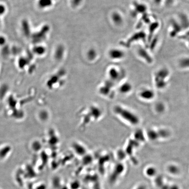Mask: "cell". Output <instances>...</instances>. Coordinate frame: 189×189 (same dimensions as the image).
<instances>
[{
  "label": "cell",
  "instance_id": "obj_1",
  "mask_svg": "<svg viewBox=\"0 0 189 189\" xmlns=\"http://www.w3.org/2000/svg\"><path fill=\"white\" fill-rule=\"evenodd\" d=\"M114 112L117 116L131 125H138L140 122L139 117L137 115L123 106L120 105L115 106Z\"/></svg>",
  "mask_w": 189,
  "mask_h": 189
},
{
  "label": "cell",
  "instance_id": "obj_2",
  "mask_svg": "<svg viewBox=\"0 0 189 189\" xmlns=\"http://www.w3.org/2000/svg\"><path fill=\"white\" fill-rule=\"evenodd\" d=\"M170 75V71L167 68H162L157 70L155 74V84L159 89H163L167 85V79Z\"/></svg>",
  "mask_w": 189,
  "mask_h": 189
},
{
  "label": "cell",
  "instance_id": "obj_3",
  "mask_svg": "<svg viewBox=\"0 0 189 189\" xmlns=\"http://www.w3.org/2000/svg\"><path fill=\"white\" fill-rule=\"evenodd\" d=\"M140 98L145 100H153L155 97V91L149 88H144L139 92Z\"/></svg>",
  "mask_w": 189,
  "mask_h": 189
},
{
  "label": "cell",
  "instance_id": "obj_4",
  "mask_svg": "<svg viewBox=\"0 0 189 189\" xmlns=\"http://www.w3.org/2000/svg\"><path fill=\"white\" fill-rule=\"evenodd\" d=\"M171 30L170 35L172 37H175L183 30L181 26L178 21L172 20L171 22Z\"/></svg>",
  "mask_w": 189,
  "mask_h": 189
},
{
  "label": "cell",
  "instance_id": "obj_5",
  "mask_svg": "<svg viewBox=\"0 0 189 189\" xmlns=\"http://www.w3.org/2000/svg\"><path fill=\"white\" fill-rule=\"evenodd\" d=\"M124 170V166L122 165V164H117L115 167L113 173L110 176V179H109L110 183L112 184L115 183L118 178V177L122 174Z\"/></svg>",
  "mask_w": 189,
  "mask_h": 189
},
{
  "label": "cell",
  "instance_id": "obj_6",
  "mask_svg": "<svg viewBox=\"0 0 189 189\" xmlns=\"http://www.w3.org/2000/svg\"><path fill=\"white\" fill-rule=\"evenodd\" d=\"M110 58L114 60H119L124 58L125 54L123 50L117 48H113L109 52Z\"/></svg>",
  "mask_w": 189,
  "mask_h": 189
},
{
  "label": "cell",
  "instance_id": "obj_7",
  "mask_svg": "<svg viewBox=\"0 0 189 189\" xmlns=\"http://www.w3.org/2000/svg\"><path fill=\"white\" fill-rule=\"evenodd\" d=\"M178 22L183 29H186L189 28V19L184 14H180L179 15Z\"/></svg>",
  "mask_w": 189,
  "mask_h": 189
},
{
  "label": "cell",
  "instance_id": "obj_8",
  "mask_svg": "<svg viewBox=\"0 0 189 189\" xmlns=\"http://www.w3.org/2000/svg\"><path fill=\"white\" fill-rule=\"evenodd\" d=\"M138 53L139 56L144 59L148 63L151 64L153 62V59L152 57L149 55L148 52L144 49H139L138 51Z\"/></svg>",
  "mask_w": 189,
  "mask_h": 189
},
{
  "label": "cell",
  "instance_id": "obj_9",
  "mask_svg": "<svg viewBox=\"0 0 189 189\" xmlns=\"http://www.w3.org/2000/svg\"><path fill=\"white\" fill-rule=\"evenodd\" d=\"M112 20L116 25H120L123 23V19L121 15L118 12L113 13L112 15Z\"/></svg>",
  "mask_w": 189,
  "mask_h": 189
},
{
  "label": "cell",
  "instance_id": "obj_10",
  "mask_svg": "<svg viewBox=\"0 0 189 189\" xmlns=\"http://www.w3.org/2000/svg\"><path fill=\"white\" fill-rule=\"evenodd\" d=\"M147 137L151 141H156L160 138L158 131L154 129H150L147 133Z\"/></svg>",
  "mask_w": 189,
  "mask_h": 189
},
{
  "label": "cell",
  "instance_id": "obj_11",
  "mask_svg": "<svg viewBox=\"0 0 189 189\" xmlns=\"http://www.w3.org/2000/svg\"><path fill=\"white\" fill-rule=\"evenodd\" d=\"M109 77L113 81L116 80L119 77L120 72L116 68L112 67L108 70Z\"/></svg>",
  "mask_w": 189,
  "mask_h": 189
},
{
  "label": "cell",
  "instance_id": "obj_12",
  "mask_svg": "<svg viewBox=\"0 0 189 189\" xmlns=\"http://www.w3.org/2000/svg\"><path fill=\"white\" fill-rule=\"evenodd\" d=\"M131 89L132 86L131 84L127 82L124 83L119 88V91L123 94H127L129 93L131 91Z\"/></svg>",
  "mask_w": 189,
  "mask_h": 189
},
{
  "label": "cell",
  "instance_id": "obj_13",
  "mask_svg": "<svg viewBox=\"0 0 189 189\" xmlns=\"http://www.w3.org/2000/svg\"><path fill=\"white\" fill-rule=\"evenodd\" d=\"M180 67L183 69L189 68V57H183L179 60L178 63Z\"/></svg>",
  "mask_w": 189,
  "mask_h": 189
},
{
  "label": "cell",
  "instance_id": "obj_14",
  "mask_svg": "<svg viewBox=\"0 0 189 189\" xmlns=\"http://www.w3.org/2000/svg\"><path fill=\"white\" fill-rule=\"evenodd\" d=\"M135 12L137 13H145L147 9V7L144 4L137 3L135 5Z\"/></svg>",
  "mask_w": 189,
  "mask_h": 189
},
{
  "label": "cell",
  "instance_id": "obj_15",
  "mask_svg": "<svg viewBox=\"0 0 189 189\" xmlns=\"http://www.w3.org/2000/svg\"><path fill=\"white\" fill-rule=\"evenodd\" d=\"M40 7L41 8H49L52 5V0H40L38 2Z\"/></svg>",
  "mask_w": 189,
  "mask_h": 189
},
{
  "label": "cell",
  "instance_id": "obj_16",
  "mask_svg": "<svg viewBox=\"0 0 189 189\" xmlns=\"http://www.w3.org/2000/svg\"><path fill=\"white\" fill-rule=\"evenodd\" d=\"M160 138H167L170 136V132L167 129H161L157 130Z\"/></svg>",
  "mask_w": 189,
  "mask_h": 189
},
{
  "label": "cell",
  "instance_id": "obj_17",
  "mask_svg": "<svg viewBox=\"0 0 189 189\" xmlns=\"http://www.w3.org/2000/svg\"><path fill=\"white\" fill-rule=\"evenodd\" d=\"M64 49L62 46H59L57 49V51H56L55 57L57 59L59 60L62 58L63 56L64 55Z\"/></svg>",
  "mask_w": 189,
  "mask_h": 189
},
{
  "label": "cell",
  "instance_id": "obj_18",
  "mask_svg": "<svg viewBox=\"0 0 189 189\" xmlns=\"http://www.w3.org/2000/svg\"><path fill=\"white\" fill-rule=\"evenodd\" d=\"M74 149L75 152L80 156H82V155H84L85 154V149L82 146L78 145V144H76L75 147H74Z\"/></svg>",
  "mask_w": 189,
  "mask_h": 189
},
{
  "label": "cell",
  "instance_id": "obj_19",
  "mask_svg": "<svg viewBox=\"0 0 189 189\" xmlns=\"http://www.w3.org/2000/svg\"><path fill=\"white\" fill-rule=\"evenodd\" d=\"M52 185L54 188H60L61 184H60V179L59 178L57 177H55L53 178L52 180Z\"/></svg>",
  "mask_w": 189,
  "mask_h": 189
},
{
  "label": "cell",
  "instance_id": "obj_20",
  "mask_svg": "<svg viewBox=\"0 0 189 189\" xmlns=\"http://www.w3.org/2000/svg\"><path fill=\"white\" fill-rule=\"evenodd\" d=\"M156 106H155V109H156V111L158 113H163V112L165 111V105H164L163 103L159 102V103L156 104Z\"/></svg>",
  "mask_w": 189,
  "mask_h": 189
},
{
  "label": "cell",
  "instance_id": "obj_21",
  "mask_svg": "<svg viewBox=\"0 0 189 189\" xmlns=\"http://www.w3.org/2000/svg\"><path fill=\"white\" fill-rule=\"evenodd\" d=\"M97 55L96 52L94 49L90 50L88 52L87 56L88 59L93 60Z\"/></svg>",
  "mask_w": 189,
  "mask_h": 189
},
{
  "label": "cell",
  "instance_id": "obj_22",
  "mask_svg": "<svg viewBox=\"0 0 189 189\" xmlns=\"http://www.w3.org/2000/svg\"><path fill=\"white\" fill-rule=\"evenodd\" d=\"M156 173V170L155 168L153 167L149 168L146 170V174L148 176H150V177L155 176Z\"/></svg>",
  "mask_w": 189,
  "mask_h": 189
},
{
  "label": "cell",
  "instance_id": "obj_23",
  "mask_svg": "<svg viewBox=\"0 0 189 189\" xmlns=\"http://www.w3.org/2000/svg\"><path fill=\"white\" fill-rule=\"evenodd\" d=\"M169 171L173 174H177L178 173L179 169L176 166H171L169 168Z\"/></svg>",
  "mask_w": 189,
  "mask_h": 189
},
{
  "label": "cell",
  "instance_id": "obj_24",
  "mask_svg": "<svg viewBox=\"0 0 189 189\" xmlns=\"http://www.w3.org/2000/svg\"><path fill=\"white\" fill-rule=\"evenodd\" d=\"M70 187L72 189H77L80 187V184L78 182L74 181L71 184Z\"/></svg>",
  "mask_w": 189,
  "mask_h": 189
},
{
  "label": "cell",
  "instance_id": "obj_25",
  "mask_svg": "<svg viewBox=\"0 0 189 189\" xmlns=\"http://www.w3.org/2000/svg\"><path fill=\"white\" fill-rule=\"evenodd\" d=\"M82 0H71V3L74 7L78 6L81 3Z\"/></svg>",
  "mask_w": 189,
  "mask_h": 189
},
{
  "label": "cell",
  "instance_id": "obj_26",
  "mask_svg": "<svg viewBox=\"0 0 189 189\" xmlns=\"http://www.w3.org/2000/svg\"><path fill=\"white\" fill-rule=\"evenodd\" d=\"M165 4L167 5L171 6L174 5L176 0H165Z\"/></svg>",
  "mask_w": 189,
  "mask_h": 189
},
{
  "label": "cell",
  "instance_id": "obj_27",
  "mask_svg": "<svg viewBox=\"0 0 189 189\" xmlns=\"http://www.w3.org/2000/svg\"><path fill=\"white\" fill-rule=\"evenodd\" d=\"M163 1V0H153V2L156 5H160Z\"/></svg>",
  "mask_w": 189,
  "mask_h": 189
},
{
  "label": "cell",
  "instance_id": "obj_28",
  "mask_svg": "<svg viewBox=\"0 0 189 189\" xmlns=\"http://www.w3.org/2000/svg\"><path fill=\"white\" fill-rule=\"evenodd\" d=\"M36 189H46V186L45 185H41L39 187H37Z\"/></svg>",
  "mask_w": 189,
  "mask_h": 189
},
{
  "label": "cell",
  "instance_id": "obj_29",
  "mask_svg": "<svg viewBox=\"0 0 189 189\" xmlns=\"http://www.w3.org/2000/svg\"><path fill=\"white\" fill-rule=\"evenodd\" d=\"M136 189H146V188L144 186H140L139 187H138V188Z\"/></svg>",
  "mask_w": 189,
  "mask_h": 189
},
{
  "label": "cell",
  "instance_id": "obj_30",
  "mask_svg": "<svg viewBox=\"0 0 189 189\" xmlns=\"http://www.w3.org/2000/svg\"><path fill=\"white\" fill-rule=\"evenodd\" d=\"M60 189H67V187H63L61 188Z\"/></svg>",
  "mask_w": 189,
  "mask_h": 189
}]
</instances>
